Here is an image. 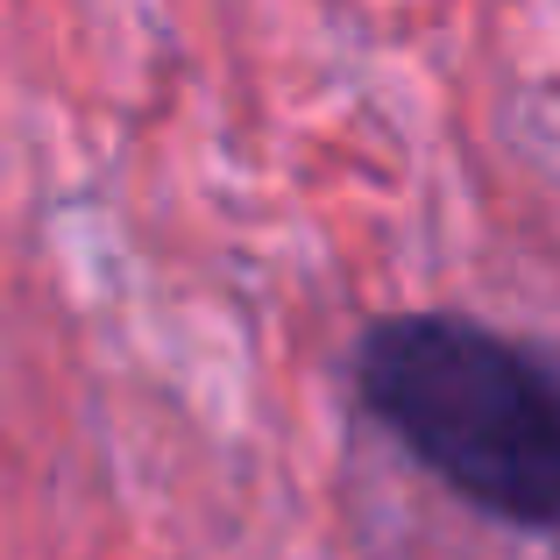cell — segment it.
I'll return each mask as SVG.
<instances>
[{"label":"cell","instance_id":"cell-1","mask_svg":"<svg viewBox=\"0 0 560 560\" xmlns=\"http://www.w3.org/2000/svg\"><path fill=\"white\" fill-rule=\"evenodd\" d=\"M355 383L454 497L560 539V355L454 313H397L362 334Z\"/></svg>","mask_w":560,"mask_h":560}]
</instances>
